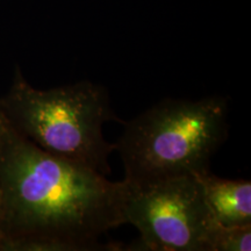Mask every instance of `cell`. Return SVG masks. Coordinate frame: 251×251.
I'll return each instance as SVG.
<instances>
[{
  "mask_svg": "<svg viewBox=\"0 0 251 251\" xmlns=\"http://www.w3.org/2000/svg\"><path fill=\"white\" fill-rule=\"evenodd\" d=\"M126 180L45 151L0 112V228L5 251L125 250L99 237L125 225Z\"/></svg>",
  "mask_w": 251,
  "mask_h": 251,
  "instance_id": "obj_1",
  "label": "cell"
},
{
  "mask_svg": "<svg viewBox=\"0 0 251 251\" xmlns=\"http://www.w3.org/2000/svg\"><path fill=\"white\" fill-rule=\"evenodd\" d=\"M228 99H164L126 122L115 146L133 188L211 171L228 136Z\"/></svg>",
  "mask_w": 251,
  "mask_h": 251,
  "instance_id": "obj_2",
  "label": "cell"
},
{
  "mask_svg": "<svg viewBox=\"0 0 251 251\" xmlns=\"http://www.w3.org/2000/svg\"><path fill=\"white\" fill-rule=\"evenodd\" d=\"M0 112L13 129L45 151L103 176L111 174L109 156L117 150L102 134L105 122L119 120L106 87L83 80L40 90L15 68Z\"/></svg>",
  "mask_w": 251,
  "mask_h": 251,
  "instance_id": "obj_3",
  "label": "cell"
},
{
  "mask_svg": "<svg viewBox=\"0 0 251 251\" xmlns=\"http://www.w3.org/2000/svg\"><path fill=\"white\" fill-rule=\"evenodd\" d=\"M125 220L140 231V240L130 250L213 251L220 227L197 176L169 178L141 188L129 186Z\"/></svg>",
  "mask_w": 251,
  "mask_h": 251,
  "instance_id": "obj_4",
  "label": "cell"
},
{
  "mask_svg": "<svg viewBox=\"0 0 251 251\" xmlns=\"http://www.w3.org/2000/svg\"><path fill=\"white\" fill-rule=\"evenodd\" d=\"M201 181L207 205L222 227L251 226V183L225 179L211 171L197 176Z\"/></svg>",
  "mask_w": 251,
  "mask_h": 251,
  "instance_id": "obj_5",
  "label": "cell"
},
{
  "mask_svg": "<svg viewBox=\"0 0 251 251\" xmlns=\"http://www.w3.org/2000/svg\"><path fill=\"white\" fill-rule=\"evenodd\" d=\"M251 226L222 227L216 230L213 251H250Z\"/></svg>",
  "mask_w": 251,
  "mask_h": 251,
  "instance_id": "obj_6",
  "label": "cell"
},
{
  "mask_svg": "<svg viewBox=\"0 0 251 251\" xmlns=\"http://www.w3.org/2000/svg\"><path fill=\"white\" fill-rule=\"evenodd\" d=\"M0 251H5V237L0 228Z\"/></svg>",
  "mask_w": 251,
  "mask_h": 251,
  "instance_id": "obj_7",
  "label": "cell"
}]
</instances>
